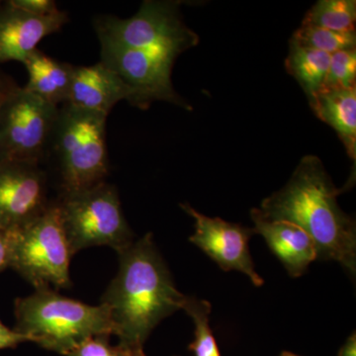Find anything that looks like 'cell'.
Masks as SVG:
<instances>
[{
    "instance_id": "603a6c76",
    "label": "cell",
    "mask_w": 356,
    "mask_h": 356,
    "mask_svg": "<svg viewBox=\"0 0 356 356\" xmlns=\"http://www.w3.org/2000/svg\"><path fill=\"white\" fill-rule=\"evenodd\" d=\"M13 6L35 15L46 16L58 13L57 3L53 0H9Z\"/></svg>"
},
{
    "instance_id": "d6986e66",
    "label": "cell",
    "mask_w": 356,
    "mask_h": 356,
    "mask_svg": "<svg viewBox=\"0 0 356 356\" xmlns=\"http://www.w3.org/2000/svg\"><path fill=\"white\" fill-rule=\"evenodd\" d=\"M291 42L305 48L332 54L356 48V35L353 33H339L314 26L301 25L293 35Z\"/></svg>"
},
{
    "instance_id": "7a4b0ae2",
    "label": "cell",
    "mask_w": 356,
    "mask_h": 356,
    "mask_svg": "<svg viewBox=\"0 0 356 356\" xmlns=\"http://www.w3.org/2000/svg\"><path fill=\"white\" fill-rule=\"evenodd\" d=\"M343 191L332 184L318 156H306L288 184L262 201L259 212L270 221L297 225L315 243L318 259L339 262L355 274V221L337 203Z\"/></svg>"
},
{
    "instance_id": "484cf974",
    "label": "cell",
    "mask_w": 356,
    "mask_h": 356,
    "mask_svg": "<svg viewBox=\"0 0 356 356\" xmlns=\"http://www.w3.org/2000/svg\"><path fill=\"white\" fill-rule=\"evenodd\" d=\"M18 88L19 86L14 81L13 77L0 70V106L4 100Z\"/></svg>"
},
{
    "instance_id": "ffe728a7",
    "label": "cell",
    "mask_w": 356,
    "mask_h": 356,
    "mask_svg": "<svg viewBox=\"0 0 356 356\" xmlns=\"http://www.w3.org/2000/svg\"><path fill=\"white\" fill-rule=\"evenodd\" d=\"M182 310L191 316L195 325V339L189 346V350L195 356H221L216 339L210 327L209 302L187 297Z\"/></svg>"
},
{
    "instance_id": "7c38bea8",
    "label": "cell",
    "mask_w": 356,
    "mask_h": 356,
    "mask_svg": "<svg viewBox=\"0 0 356 356\" xmlns=\"http://www.w3.org/2000/svg\"><path fill=\"white\" fill-rule=\"evenodd\" d=\"M69 22L65 11L40 16L17 8L10 1H0V64L24 63L44 37Z\"/></svg>"
},
{
    "instance_id": "d4e9b609",
    "label": "cell",
    "mask_w": 356,
    "mask_h": 356,
    "mask_svg": "<svg viewBox=\"0 0 356 356\" xmlns=\"http://www.w3.org/2000/svg\"><path fill=\"white\" fill-rule=\"evenodd\" d=\"M25 341H28V339L23 334L9 329L0 321V350L16 348L18 344Z\"/></svg>"
},
{
    "instance_id": "9c48e42d",
    "label": "cell",
    "mask_w": 356,
    "mask_h": 356,
    "mask_svg": "<svg viewBox=\"0 0 356 356\" xmlns=\"http://www.w3.org/2000/svg\"><path fill=\"white\" fill-rule=\"evenodd\" d=\"M100 46V62L113 70L130 89L128 102L132 106L147 110L154 102H165L192 109L173 88L172 70L177 58L158 51L136 50L109 43Z\"/></svg>"
},
{
    "instance_id": "4316f807",
    "label": "cell",
    "mask_w": 356,
    "mask_h": 356,
    "mask_svg": "<svg viewBox=\"0 0 356 356\" xmlns=\"http://www.w3.org/2000/svg\"><path fill=\"white\" fill-rule=\"evenodd\" d=\"M339 356H356V337L355 334L348 337V341L339 350Z\"/></svg>"
},
{
    "instance_id": "9a60e30c",
    "label": "cell",
    "mask_w": 356,
    "mask_h": 356,
    "mask_svg": "<svg viewBox=\"0 0 356 356\" xmlns=\"http://www.w3.org/2000/svg\"><path fill=\"white\" fill-rule=\"evenodd\" d=\"M23 65L28 72L25 90L53 106L60 107L67 102L76 65L49 57L38 49Z\"/></svg>"
},
{
    "instance_id": "8992f818",
    "label": "cell",
    "mask_w": 356,
    "mask_h": 356,
    "mask_svg": "<svg viewBox=\"0 0 356 356\" xmlns=\"http://www.w3.org/2000/svg\"><path fill=\"white\" fill-rule=\"evenodd\" d=\"M11 233V268L36 290L56 291L70 286V264L74 254L57 202L51 203L43 214Z\"/></svg>"
},
{
    "instance_id": "44dd1931",
    "label": "cell",
    "mask_w": 356,
    "mask_h": 356,
    "mask_svg": "<svg viewBox=\"0 0 356 356\" xmlns=\"http://www.w3.org/2000/svg\"><path fill=\"white\" fill-rule=\"evenodd\" d=\"M353 88H356V49L332 54L322 89Z\"/></svg>"
},
{
    "instance_id": "ba28073f",
    "label": "cell",
    "mask_w": 356,
    "mask_h": 356,
    "mask_svg": "<svg viewBox=\"0 0 356 356\" xmlns=\"http://www.w3.org/2000/svg\"><path fill=\"white\" fill-rule=\"evenodd\" d=\"M58 111L20 86L14 90L0 106V161L42 165Z\"/></svg>"
},
{
    "instance_id": "3957f363",
    "label": "cell",
    "mask_w": 356,
    "mask_h": 356,
    "mask_svg": "<svg viewBox=\"0 0 356 356\" xmlns=\"http://www.w3.org/2000/svg\"><path fill=\"white\" fill-rule=\"evenodd\" d=\"M106 119L65 103L58 116L42 163L53 166L62 195L103 184L109 173Z\"/></svg>"
},
{
    "instance_id": "5b68a950",
    "label": "cell",
    "mask_w": 356,
    "mask_h": 356,
    "mask_svg": "<svg viewBox=\"0 0 356 356\" xmlns=\"http://www.w3.org/2000/svg\"><path fill=\"white\" fill-rule=\"evenodd\" d=\"M180 6L179 1L147 0L132 17L98 15L93 27L100 43L158 51L177 58L199 43L198 35L182 19Z\"/></svg>"
},
{
    "instance_id": "83f0119b",
    "label": "cell",
    "mask_w": 356,
    "mask_h": 356,
    "mask_svg": "<svg viewBox=\"0 0 356 356\" xmlns=\"http://www.w3.org/2000/svg\"><path fill=\"white\" fill-rule=\"evenodd\" d=\"M128 356H146L143 348H136V350H129Z\"/></svg>"
},
{
    "instance_id": "30bf717a",
    "label": "cell",
    "mask_w": 356,
    "mask_h": 356,
    "mask_svg": "<svg viewBox=\"0 0 356 356\" xmlns=\"http://www.w3.org/2000/svg\"><path fill=\"white\" fill-rule=\"evenodd\" d=\"M48 175L39 163L0 161V229L16 231L50 205Z\"/></svg>"
},
{
    "instance_id": "7402d4cb",
    "label": "cell",
    "mask_w": 356,
    "mask_h": 356,
    "mask_svg": "<svg viewBox=\"0 0 356 356\" xmlns=\"http://www.w3.org/2000/svg\"><path fill=\"white\" fill-rule=\"evenodd\" d=\"M109 339L110 336L106 334L88 337L72 348L67 356H128V348L120 344L112 346Z\"/></svg>"
},
{
    "instance_id": "5bb4252c",
    "label": "cell",
    "mask_w": 356,
    "mask_h": 356,
    "mask_svg": "<svg viewBox=\"0 0 356 356\" xmlns=\"http://www.w3.org/2000/svg\"><path fill=\"white\" fill-rule=\"evenodd\" d=\"M254 234L264 236L271 252L276 255L292 277L304 274L312 262L318 259L315 243L297 225L286 221H270L261 216L259 209L250 211Z\"/></svg>"
},
{
    "instance_id": "4fadbf2b",
    "label": "cell",
    "mask_w": 356,
    "mask_h": 356,
    "mask_svg": "<svg viewBox=\"0 0 356 356\" xmlns=\"http://www.w3.org/2000/svg\"><path fill=\"white\" fill-rule=\"evenodd\" d=\"M131 91L113 70L99 62L74 67L67 104L90 113L108 116L117 103L129 100Z\"/></svg>"
},
{
    "instance_id": "6da1fadb",
    "label": "cell",
    "mask_w": 356,
    "mask_h": 356,
    "mask_svg": "<svg viewBox=\"0 0 356 356\" xmlns=\"http://www.w3.org/2000/svg\"><path fill=\"white\" fill-rule=\"evenodd\" d=\"M117 275L102 304L108 309L113 334L128 350L143 348L159 322L182 310L187 296L178 291L152 234L119 252Z\"/></svg>"
},
{
    "instance_id": "8fae6325",
    "label": "cell",
    "mask_w": 356,
    "mask_h": 356,
    "mask_svg": "<svg viewBox=\"0 0 356 356\" xmlns=\"http://www.w3.org/2000/svg\"><path fill=\"white\" fill-rule=\"evenodd\" d=\"M180 207L195 221V233L189 238L192 243L209 255L222 270L241 271L255 286L264 284V280L255 271L248 248L254 229L224 221L221 218L205 216L187 203L180 204Z\"/></svg>"
},
{
    "instance_id": "2e32d148",
    "label": "cell",
    "mask_w": 356,
    "mask_h": 356,
    "mask_svg": "<svg viewBox=\"0 0 356 356\" xmlns=\"http://www.w3.org/2000/svg\"><path fill=\"white\" fill-rule=\"evenodd\" d=\"M316 116L336 131L350 159L356 158V88L322 89L311 100Z\"/></svg>"
},
{
    "instance_id": "ac0fdd59",
    "label": "cell",
    "mask_w": 356,
    "mask_h": 356,
    "mask_svg": "<svg viewBox=\"0 0 356 356\" xmlns=\"http://www.w3.org/2000/svg\"><path fill=\"white\" fill-rule=\"evenodd\" d=\"M355 0H321L304 17L303 25L314 26L334 32H355Z\"/></svg>"
},
{
    "instance_id": "277c9868",
    "label": "cell",
    "mask_w": 356,
    "mask_h": 356,
    "mask_svg": "<svg viewBox=\"0 0 356 356\" xmlns=\"http://www.w3.org/2000/svg\"><path fill=\"white\" fill-rule=\"evenodd\" d=\"M14 331L41 348L67 355L90 337L112 336L108 309L91 306L58 294L55 290H36L16 299Z\"/></svg>"
},
{
    "instance_id": "e0dca14e",
    "label": "cell",
    "mask_w": 356,
    "mask_h": 356,
    "mask_svg": "<svg viewBox=\"0 0 356 356\" xmlns=\"http://www.w3.org/2000/svg\"><path fill=\"white\" fill-rule=\"evenodd\" d=\"M331 55L305 48L290 41L285 67L288 74L298 81L309 102L324 88Z\"/></svg>"
},
{
    "instance_id": "cb8c5ba5",
    "label": "cell",
    "mask_w": 356,
    "mask_h": 356,
    "mask_svg": "<svg viewBox=\"0 0 356 356\" xmlns=\"http://www.w3.org/2000/svg\"><path fill=\"white\" fill-rule=\"evenodd\" d=\"M11 243H13L11 231L0 229V273L10 267Z\"/></svg>"
},
{
    "instance_id": "f1b7e54d",
    "label": "cell",
    "mask_w": 356,
    "mask_h": 356,
    "mask_svg": "<svg viewBox=\"0 0 356 356\" xmlns=\"http://www.w3.org/2000/svg\"><path fill=\"white\" fill-rule=\"evenodd\" d=\"M280 356H299L294 355V353H289V351H283L282 353H281Z\"/></svg>"
},
{
    "instance_id": "52a82bcc",
    "label": "cell",
    "mask_w": 356,
    "mask_h": 356,
    "mask_svg": "<svg viewBox=\"0 0 356 356\" xmlns=\"http://www.w3.org/2000/svg\"><path fill=\"white\" fill-rule=\"evenodd\" d=\"M72 254L107 245L119 252L132 245L134 234L121 208L118 191L106 181L57 201Z\"/></svg>"
}]
</instances>
